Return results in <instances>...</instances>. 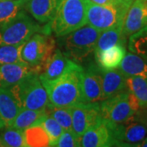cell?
Here are the masks:
<instances>
[{
    "label": "cell",
    "mask_w": 147,
    "mask_h": 147,
    "mask_svg": "<svg viewBox=\"0 0 147 147\" xmlns=\"http://www.w3.org/2000/svg\"><path fill=\"white\" fill-rule=\"evenodd\" d=\"M119 68L126 77L138 76L147 80V61L135 53H126Z\"/></svg>",
    "instance_id": "cell-19"
},
{
    "label": "cell",
    "mask_w": 147,
    "mask_h": 147,
    "mask_svg": "<svg viewBox=\"0 0 147 147\" xmlns=\"http://www.w3.org/2000/svg\"><path fill=\"white\" fill-rule=\"evenodd\" d=\"M128 49L147 61V29L142 28L137 33L129 36Z\"/></svg>",
    "instance_id": "cell-27"
},
{
    "label": "cell",
    "mask_w": 147,
    "mask_h": 147,
    "mask_svg": "<svg viewBox=\"0 0 147 147\" xmlns=\"http://www.w3.org/2000/svg\"><path fill=\"white\" fill-rule=\"evenodd\" d=\"M26 0H6L0 1V25L16 16L24 9Z\"/></svg>",
    "instance_id": "cell-28"
},
{
    "label": "cell",
    "mask_w": 147,
    "mask_h": 147,
    "mask_svg": "<svg viewBox=\"0 0 147 147\" xmlns=\"http://www.w3.org/2000/svg\"><path fill=\"white\" fill-rule=\"evenodd\" d=\"M113 123L102 120L91 127L80 137V146L108 147L119 146L113 133Z\"/></svg>",
    "instance_id": "cell-12"
},
{
    "label": "cell",
    "mask_w": 147,
    "mask_h": 147,
    "mask_svg": "<svg viewBox=\"0 0 147 147\" xmlns=\"http://www.w3.org/2000/svg\"><path fill=\"white\" fill-rule=\"evenodd\" d=\"M21 110L8 88H0V118L8 127Z\"/></svg>",
    "instance_id": "cell-20"
},
{
    "label": "cell",
    "mask_w": 147,
    "mask_h": 147,
    "mask_svg": "<svg viewBox=\"0 0 147 147\" xmlns=\"http://www.w3.org/2000/svg\"><path fill=\"white\" fill-rule=\"evenodd\" d=\"M6 125L5 123H4V122L2 120V119L0 118V129H2V128H3V127H5Z\"/></svg>",
    "instance_id": "cell-35"
},
{
    "label": "cell",
    "mask_w": 147,
    "mask_h": 147,
    "mask_svg": "<svg viewBox=\"0 0 147 147\" xmlns=\"http://www.w3.org/2000/svg\"><path fill=\"white\" fill-rule=\"evenodd\" d=\"M26 146L28 147L50 146L47 131L41 124H36L24 130Z\"/></svg>",
    "instance_id": "cell-23"
},
{
    "label": "cell",
    "mask_w": 147,
    "mask_h": 147,
    "mask_svg": "<svg viewBox=\"0 0 147 147\" xmlns=\"http://www.w3.org/2000/svg\"><path fill=\"white\" fill-rule=\"evenodd\" d=\"M0 146L26 147L24 131L11 127H5L0 129Z\"/></svg>",
    "instance_id": "cell-25"
},
{
    "label": "cell",
    "mask_w": 147,
    "mask_h": 147,
    "mask_svg": "<svg viewBox=\"0 0 147 147\" xmlns=\"http://www.w3.org/2000/svg\"><path fill=\"white\" fill-rule=\"evenodd\" d=\"M35 69L26 63L7 64L0 66V88H9Z\"/></svg>",
    "instance_id": "cell-17"
},
{
    "label": "cell",
    "mask_w": 147,
    "mask_h": 147,
    "mask_svg": "<svg viewBox=\"0 0 147 147\" xmlns=\"http://www.w3.org/2000/svg\"><path fill=\"white\" fill-rule=\"evenodd\" d=\"M46 115L47 114L45 110L21 109L8 127L24 131L30 127L40 124Z\"/></svg>",
    "instance_id": "cell-22"
},
{
    "label": "cell",
    "mask_w": 147,
    "mask_h": 147,
    "mask_svg": "<svg viewBox=\"0 0 147 147\" xmlns=\"http://www.w3.org/2000/svg\"><path fill=\"white\" fill-rule=\"evenodd\" d=\"M60 0H26L24 9L39 24H47L53 20Z\"/></svg>",
    "instance_id": "cell-16"
},
{
    "label": "cell",
    "mask_w": 147,
    "mask_h": 147,
    "mask_svg": "<svg viewBox=\"0 0 147 147\" xmlns=\"http://www.w3.org/2000/svg\"><path fill=\"white\" fill-rule=\"evenodd\" d=\"M136 115H137V117L140 120L143 122V123L147 127V107L138 110L136 113Z\"/></svg>",
    "instance_id": "cell-32"
},
{
    "label": "cell",
    "mask_w": 147,
    "mask_h": 147,
    "mask_svg": "<svg viewBox=\"0 0 147 147\" xmlns=\"http://www.w3.org/2000/svg\"><path fill=\"white\" fill-rule=\"evenodd\" d=\"M147 25V0H134L127 11L122 33L125 38L137 33Z\"/></svg>",
    "instance_id": "cell-13"
},
{
    "label": "cell",
    "mask_w": 147,
    "mask_h": 147,
    "mask_svg": "<svg viewBox=\"0 0 147 147\" xmlns=\"http://www.w3.org/2000/svg\"><path fill=\"white\" fill-rule=\"evenodd\" d=\"M40 124L43 127V128L47 131V135L49 137L50 146H54L59 137L63 133L64 129L62 128V127L53 117L47 115L44 117Z\"/></svg>",
    "instance_id": "cell-30"
},
{
    "label": "cell",
    "mask_w": 147,
    "mask_h": 147,
    "mask_svg": "<svg viewBox=\"0 0 147 147\" xmlns=\"http://www.w3.org/2000/svg\"><path fill=\"white\" fill-rule=\"evenodd\" d=\"M100 32L89 25H85L66 35L59 37L61 51L74 62L82 63L94 53Z\"/></svg>",
    "instance_id": "cell-3"
},
{
    "label": "cell",
    "mask_w": 147,
    "mask_h": 147,
    "mask_svg": "<svg viewBox=\"0 0 147 147\" xmlns=\"http://www.w3.org/2000/svg\"><path fill=\"white\" fill-rule=\"evenodd\" d=\"M83 66L79 64L61 78L55 80L41 79L47 91L49 103L55 106L69 107L83 101L81 75Z\"/></svg>",
    "instance_id": "cell-1"
},
{
    "label": "cell",
    "mask_w": 147,
    "mask_h": 147,
    "mask_svg": "<svg viewBox=\"0 0 147 147\" xmlns=\"http://www.w3.org/2000/svg\"><path fill=\"white\" fill-rule=\"evenodd\" d=\"M127 88L137 97L141 109L147 107V80L138 76L126 78Z\"/></svg>",
    "instance_id": "cell-24"
},
{
    "label": "cell",
    "mask_w": 147,
    "mask_h": 147,
    "mask_svg": "<svg viewBox=\"0 0 147 147\" xmlns=\"http://www.w3.org/2000/svg\"><path fill=\"white\" fill-rule=\"evenodd\" d=\"M77 65L78 63L65 56L61 49L57 48L42 68L39 78L46 80L57 79L77 66Z\"/></svg>",
    "instance_id": "cell-14"
},
{
    "label": "cell",
    "mask_w": 147,
    "mask_h": 147,
    "mask_svg": "<svg viewBox=\"0 0 147 147\" xmlns=\"http://www.w3.org/2000/svg\"><path fill=\"white\" fill-rule=\"evenodd\" d=\"M56 49L53 37L35 33L25 42L21 48V57L24 62L35 69L39 74Z\"/></svg>",
    "instance_id": "cell-7"
},
{
    "label": "cell",
    "mask_w": 147,
    "mask_h": 147,
    "mask_svg": "<svg viewBox=\"0 0 147 147\" xmlns=\"http://www.w3.org/2000/svg\"><path fill=\"white\" fill-rule=\"evenodd\" d=\"M35 33L51 34L50 24L40 26V24L34 21L22 9L16 16L0 25V46L23 43Z\"/></svg>",
    "instance_id": "cell-4"
},
{
    "label": "cell",
    "mask_w": 147,
    "mask_h": 147,
    "mask_svg": "<svg viewBox=\"0 0 147 147\" xmlns=\"http://www.w3.org/2000/svg\"><path fill=\"white\" fill-rule=\"evenodd\" d=\"M21 109L45 110L49 103L47 91L37 72H31L8 88Z\"/></svg>",
    "instance_id": "cell-5"
},
{
    "label": "cell",
    "mask_w": 147,
    "mask_h": 147,
    "mask_svg": "<svg viewBox=\"0 0 147 147\" xmlns=\"http://www.w3.org/2000/svg\"><path fill=\"white\" fill-rule=\"evenodd\" d=\"M46 114L47 115L53 117L58 123L62 127L64 131H71L72 130V117L69 106H55L51 103H48L46 107Z\"/></svg>",
    "instance_id": "cell-26"
},
{
    "label": "cell",
    "mask_w": 147,
    "mask_h": 147,
    "mask_svg": "<svg viewBox=\"0 0 147 147\" xmlns=\"http://www.w3.org/2000/svg\"><path fill=\"white\" fill-rule=\"evenodd\" d=\"M89 1L93 3L100 4V5H111V4H117L122 3L119 0H89Z\"/></svg>",
    "instance_id": "cell-33"
},
{
    "label": "cell",
    "mask_w": 147,
    "mask_h": 147,
    "mask_svg": "<svg viewBox=\"0 0 147 147\" xmlns=\"http://www.w3.org/2000/svg\"><path fill=\"white\" fill-rule=\"evenodd\" d=\"M130 6V4L124 3L100 5L88 0L87 24L100 31L123 26L127 11Z\"/></svg>",
    "instance_id": "cell-6"
},
{
    "label": "cell",
    "mask_w": 147,
    "mask_h": 147,
    "mask_svg": "<svg viewBox=\"0 0 147 147\" xmlns=\"http://www.w3.org/2000/svg\"><path fill=\"white\" fill-rule=\"evenodd\" d=\"M128 92L129 91L127 90L100 101V115L103 119L118 124L137 113L129 103Z\"/></svg>",
    "instance_id": "cell-8"
},
{
    "label": "cell",
    "mask_w": 147,
    "mask_h": 147,
    "mask_svg": "<svg viewBox=\"0 0 147 147\" xmlns=\"http://www.w3.org/2000/svg\"><path fill=\"white\" fill-rule=\"evenodd\" d=\"M125 54V46L122 44H116L98 54L94 55V58L96 63L100 68L109 70L118 68Z\"/></svg>",
    "instance_id": "cell-18"
},
{
    "label": "cell",
    "mask_w": 147,
    "mask_h": 147,
    "mask_svg": "<svg viewBox=\"0 0 147 147\" xmlns=\"http://www.w3.org/2000/svg\"><path fill=\"white\" fill-rule=\"evenodd\" d=\"M81 88L84 102H100L102 100L101 68L90 62L84 68L81 75Z\"/></svg>",
    "instance_id": "cell-11"
},
{
    "label": "cell",
    "mask_w": 147,
    "mask_h": 147,
    "mask_svg": "<svg viewBox=\"0 0 147 147\" xmlns=\"http://www.w3.org/2000/svg\"><path fill=\"white\" fill-rule=\"evenodd\" d=\"M0 1H6V0H0Z\"/></svg>",
    "instance_id": "cell-37"
},
{
    "label": "cell",
    "mask_w": 147,
    "mask_h": 147,
    "mask_svg": "<svg viewBox=\"0 0 147 147\" xmlns=\"http://www.w3.org/2000/svg\"><path fill=\"white\" fill-rule=\"evenodd\" d=\"M120 2H122V3H127V4H130L131 5V3H133V1L134 0H119Z\"/></svg>",
    "instance_id": "cell-34"
},
{
    "label": "cell",
    "mask_w": 147,
    "mask_h": 147,
    "mask_svg": "<svg viewBox=\"0 0 147 147\" xmlns=\"http://www.w3.org/2000/svg\"><path fill=\"white\" fill-rule=\"evenodd\" d=\"M122 29L123 26H118L100 32L95 47L94 55L98 54L116 44H122L126 46L127 38L123 35Z\"/></svg>",
    "instance_id": "cell-21"
},
{
    "label": "cell",
    "mask_w": 147,
    "mask_h": 147,
    "mask_svg": "<svg viewBox=\"0 0 147 147\" xmlns=\"http://www.w3.org/2000/svg\"><path fill=\"white\" fill-rule=\"evenodd\" d=\"M145 28H146V29H147V25H146V26H145Z\"/></svg>",
    "instance_id": "cell-36"
},
{
    "label": "cell",
    "mask_w": 147,
    "mask_h": 147,
    "mask_svg": "<svg viewBox=\"0 0 147 147\" xmlns=\"http://www.w3.org/2000/svg\"><path fill=\"white\" fill-rule=\"evenodd\" d=\"M126 76L119 69H101L102 82V100L114 96L127 89Z\"/></svg>",
    "instance_id": "cell-15"
},
{
    "label": "cell",
    "mask_w": 147,
    "mask_h": 147,
    "mask_svg": "<svg viewBox=\"0 0 147 147\" xmlns=\"http://www.w3.org/2000/svg\"><path fill=\"white\" fill-rule=\"evenodd\" d=\"M113 133L119 146H138L146 137L147 127L135 114L123 123H114Z\"/></svg>",
    "instance_id": "cell-10"
},
{
    "label": "cell",
    "mask_w": 147,
    "mask_h": 147,
    "mask_svg": "<svg viewBox=\"0 0 147 147\" xmlns=\"http://www.w3.org/2000/svg\"><path fill=\"white\" fill-rule=\"evenodd\" d=\"M54 146L78 147L80 146V137H78L74 131H64L59 137Z\"/></svg>",
    "instance_id": "cell-31"
},
{
    "label": "cell",
    "mask_w": 147,
    "mask_h": 147,
    "mask_svg": "<svg viewBox=\"0 0 147 147\" xmlns=\"http://www.w3.org/2000/svg\"><path fill=\"white\" fill-rule=\"evenodd\" d=\"M88 0H60L53 20L48 22L57 37L66 35L87 25Z\"/></svg>",
    "instance_id": "cell-2"
},
{
    "label": "cell",
    "mask_w": 147,
    "mask_h": 147,
    "mask_svg": "<svg viewBox=\"0 0 147 147\" xmlns=\"http://www.w3.org/2000/svg\"><path fill=\"white\" fill-rule=\"evenodd\" d=\"M24 43L0 46V66L7 64L26 63L22 61L21 57V48Z\"/></svg>",
    "instance_id": "cell-29"
},
{
    "label": "cell",
    "mask_w": 147,
    "mask_h": 147,
    "mask_svg": "<svg viewBox=\"0 0 147 147\" xmlns=\"http://www.w3.org/2000/svg\"><path fill=\"white\" fill-rule=\"evenodd\" d=\"M72 117V130L81 137L91 127L102 120L100 102H79L69 106Z\"/></svg>",
    "instance_id": "cell-9"
}]
</instances>
